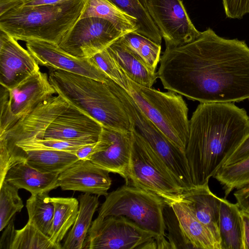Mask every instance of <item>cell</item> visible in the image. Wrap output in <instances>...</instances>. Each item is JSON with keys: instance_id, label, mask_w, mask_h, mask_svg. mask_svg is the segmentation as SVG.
Returning <instances> with one entry per match:
<instances>
[{"instance_id": "ba28073f", "label": "cell", "mask_w": 249, "mask_h": 249, "mask_svg": "<svg viewBox=\"0 0 249 249\" xmlns=\"http://www.w3.org/2000/svg\"><path fill=\"white\" fill-rule=\"evenodd\" d=\"M83 249H160V240L125 216H97L91 223Z\"/></svg>"}, {"instance_id": "d6a6232c", "label": "cell", "mask_w": 249, "mask_h": 249, "mask_svg": "<svg viewBox=\"0 0 249 249\" xmlns=\"http://www.w3.org/2000/svg\"><path fill=\"white\" fill-rule=\"evenodd\" d=\"M90 59L110 78L124 89H125V73L118 66L107 49L96 53Z\"/></svg>"}, {"instance_id": "d4e9b609", "label": "cell", "mask_w": 249, "mask_h": 249, "mask_svg": "<svg viewBox=\"0 0 249 249\" xmlns=\"http://www.w3.org/2000/svg\"><path fill=\"white\" fill-rule=\"evenodd\" d=\"M54 207L52 234L53 243L62 249L60 242L74 223L79 207V202L74 197H51Z\"/></svg>"}, {"instance_id": "6da1fadb", "label": "cell", "mask_w": 249, "mask_h": 249, "mask_svg": "<svg viewBox=\"0 0 249 249\" xmlns=\"http://www.w3.org/2000/svg\"><path fill=\"white\" fill-rule=\"evenodd\" d=\"M157 74L164 89L200 103L249 100V47L210 28L182 45L166 48Z\"/></svg>"}, {"instance_id": "ab89813d", "label": "cell", "mask_w": 249, "mask_h": 249, "mask_svg": "<svg viewBox=\"0 0 249 249\" xmlns=\"http://www.w3.org/2000/svg\"><path fill=\"white\" fill-rule=\"evenodd\" d=\"M71 0H21V6H36L45 5H54Z\"/></svg>"}, {"instance_id": "5b68a950", "label": "cell", "mask_w": 249, "mask_h": 249, "mask_svg": "<svg viewBox=\"0 0 249 249\" xmlns=\"http://www.w3.org/2000/svg\"><path fill=\"white\" fill-rule=\"evenodd\" d=\"M125 73V72H124ZM125 74L124 89L145 115L185 153L189 134L188 108L182 96L139 85Z\"/></svg>"}, {"instance_id": "ac0fdd59", "label": "cell", "mask_w": 249, "mask_h": 249, "mask_svg": "<svg viewBox=\"0 0 249 249\" xmlns=\"http://www.w3.org/2000/svg\"><path fill=\"white\" fill-rule=\"evenodd\" d=\"M179 200L184 202L189 206L197 219L212 232L220 244V197L211 191L208 183L194 186L184 192Z\"/></svg>"}, {"instance_id": "7a4b0ae2", "label": "cell", "mask_w": 249, "mask_h": 249, "mask_svg": "<svg viewBox=\"0 0 249 249\" xmlns=\"http://www.w3.org/2000/svg\"><path fill=\"white\" fill-rule=\"evenodd\" d=\"M249 133V116L234 103H200L189 120L185 154L195 186L208 183Z\"/></svg>"}, {"instance_id": "484cf974", "label": "cell", "mask_w": 249, "mask_h": 249, "mask_svg": "<svg viewBox=\"0 0 249 249\" xmlns=\"http://www.w3.org/2000/svg\"><path fill=\"white\" fill-rule=\"evenodd\" d=\"M119 40L151 71L156 72L160 58V44L136 31L124 34Z\"/></svg>"}, {"instance_id": "60d3db41", "label": "cell", "mask_w": 249, "mask_h": 249, "mask_svg": "<svg viewBox=\"0 0 249 249\" xmlns=\"http://www.w3.org/2000/svg\"><path fill=\"white\" fill-rule=\"evenodd\" d=\"M21 5V0H0V15Z\"/></svg>"}, {"instance_id": "e575fe53", "label": "cell", "mask_w": 249, "mask_h": 249, "mask_svg": "<svg viewBox=\"0 0 249 249\" xmlns=\"http://www.w3.org/2000/svg\"><path fill=\"white\" fill-rule=\"evenodd\" d=\"M248 157H249V133L226 160L223 166L234 163Z\"/></svg>"}, {"instance_id": "8992f818", "label": "cell", "mask_w": 249, "mask_h": 249, "mask_svg": "<svg viewBox=\"0 0 249 249\" xmlns=\"http://www.w3.org/2000/svg\"><path fill=\"white\" fill-rule=\"evenodd\" d=\"M167 203L157 195L125 184L109 193L98 211V217L125 216L156 234L160 249H171L165 231L163 210Z\"/></svg>"}, {"instance_id": "d6986e66", "label": "cell", "mask_w": 249, "mask_h": 249, "mask_svg": "<svg viewBox=\"0 0 249 249\" xmlns=\"http://www.w3.org/2000/svg\"><path fill=\"white\" fill-rule=\"evenodd\" d=\"M59 174L40 172L25 161L12 165L7 171L4 180L19 189H24L31 195L49 193L59 187Z\"/></svg>"}, {"instance_id": "74e56055", "label": "cell", "mask_w": 249, "mask_h": 249, "mask_svg": "<svg viewBox=\"0 0 249 249\" xmlns=\"http://www.w3.org/2000/svg\"><path fill=\"white\" fill-rule=\"evenodd\" d=\"M100 146L97 142L80 147L75 151L74 153L79 160H89L92 155L100 152Z\"/></svg>"}, {"instance_id": "f546056e", "label": "cell", "mask_w": 249, "mask_h": 249, "mask_svg": "<svg viewBox=\"0 0 249 249\" xmlns=\"http://www.w3.org/2000/svg\"><path fill=\"white\" fill-rule=\"evenodd\" d=\"M11 249H60L50 238L28 220L25 226L16 230Z\"/></svg>"}, {"instance_id": "603a6c76", "label": "cell", "mask_w": 249, "mask_h": 249, "mask_svg": "<svg viewBox=\"0 0 249 249\" xmlns=\"http://www.w3.org/2000/svg\"><path fill=\"white\" fill-rule=\"evenodd\" d=\"M98 196L89 193L79 196V212L72 227L68 233L62 249H83L93 214L99 205Z\"/></svg>"}, {"instance_id": "836d02e7", "label": "cell", "mask_w": 249, "mask_h": 249, "mask_svg": "<svg viewBox=\"0 0 249 249\" xmlns=\"http://www.w3.org/2000/svg\"><path fill=\"white\" fill-rule=\"evenodd\" d=\"M226 16L231 18H241L249 13V0H222Z\"/></svg>"}, {"instance_id": "9a60e30c", "label": "cell", "mask_w": 249, "mask_h": 249, "mask_svg": "<svg viewBox=\"0 0 249 249\" xmlns=\"http://www.w3.org/2000/svg\"><path fill=\"white\" fill-rule=\"evenodd\" d=\"M109 173L90 160H78L59 175V187L106 196L112 182Z\"/></svg>"}, {"instance_id": "7402d4cb", "label": "cell", "mask_w": 249, "mask_h": 249, "mask_svg": "<svg viewBox=\"0 0 249 249\" xmlns=\"http://www.w3.org/2000/svg\"><path fill=\"white\" fill-rule=\"evenodd\" d=\"M107 50L127 77L135 83L151 88L157 78V72L151 71L130 50L117 40Z\"/></svg>"}, {"instance_id": "52a82bcc", "label": "cell", "mask_w": 249, "mask_h": 249, "mask_svg": "<svg viewBox=\"0 0 249 249\" xmlns=\"http://www.w3.org/2000/svg\"><path fill=\"white\" fill-rule=\"evenodd\" d=\"M131 130L132 142L126 184L152 192L167 204L178 201L183 188L145 140L132 126Z\"/></svg>"}, {"instance_id": "1f68e13d", "label": "cell", "mask_w": 249, "mask_h": 249, "mask_svg": "<svg viewBox=\"0 0 249 249\" xmlns=\"http://www.w3.org/2000/svg\"><path fill=\"white\" fill-rule=\"evenodd\" d=\"M163 216L171 249H194L184 235L173 210L167 204L163 210Z\"/></svg>"}, {"instance_id": "3957f363", "label": "cell", "mask_w": 249, "mask_h": 249, "mask_svg": "<svg viewBox=\"0 0 249 249\" xmlns=\"http://www.w3.org/2000/svg\"><path fill=\"white\" fill-rule=\"evenodd\" d=\"M49 79L56 93L103 127L127 132L129 119L121 100L106 82L50 69Z\"/></svg>"}, {"instance_id": "cb8c5ba5", "label": "cell", "mask_w": 249, "mask_h": 249, "mask_svg": "<svg viewBox=\"0 0 249 249\" xmlns=\"http://www.w3.org/2000/svg\"><path fill=\"white\" fill-rule=\"evenodd\" d=\"M95 17L109 21L124 34L137 31V19L107 0H86L80 18Z\"/></svg>"}, {"instance_id": "277c9868", "label": "cell", "mask_w": 249, "mask_h": 249, "mask_svg": "<svg viewBox=\"0 0 249 249\" xmlns=\"http://www.w3.org/2000/svg\"><path fill=\"white\" fill-rule=\"evenodd\" d=\"M86 0L16 7L0 15V30L16 40L57 45L80 18Z\"/></svg>"}, {"instance_id": "8fae6325", "label": "cell", "mask_w": 249, "mask_h": 249, "mask_svg": "<svg viewBox=\"0 0 249 249\" xmlns=\"http://www.w3.org/2000/svg\"><path fill=\"white\" fill-rule=\"evenodd\" d=\"M146 9L163 38L166 48L185 44L200 34L181 0H146Z\"/></svg>"}, {"instance_id": "9c48e42d", "label": "cell", "mask_w": 249, "mask_h": 249, "mask_svg": "<svg viewBox=\"0 0 249 249\" xmlns=\"http://www.w3.org/2000/svg\"><path fill=\"white\" fill-rule=\"evenodd\" d=\"M55 93L48 75L40 71L12 89L0 85V135Z\"/></svg>"}, {"instance_id": "83f0119b", "label": "cell", "mask_w": 249, "mask_h": 249, "mask_svg": "<svg viewBox=\"0 0 249 249\" xmlns=\"http://www.w3.org/2000/svg\"><path fill=\"white\" fill-rule=\"evenodd\" d=\"M107 0L137 19L138 30L136 32L161 44L162 37L147 9L139 0Z\"/></svg>"}, {"instance_id": "f1b7e54d", "label": "cell", "mask_w": 249, "mask_h": 249, "mask_svg": "<svg viewBox=\"0 0 249 249\" xmlns=\"http://www.w3.org/2000/svg\"><path fill=\"white\" fill-rule=\"evenodd\" d=\"M213 178L222 185L226 198L233 190L249 184V157L222 167Z\"/></svg>"}, {"instance_id": "30bf717a", "label": "cell", "mask_w": 249, "mask_h": 249, "mask_svg": "<svg viewBox=\"0 0 249 249\" xmlns=\"http://www.w3.org/2000/svg\"><path fill=\"white\" fill-rule=\"evenodd\" d=\"M124 35L107 20L95 17L80 18L58 45L73 57L89 58Z\"/></svg>"}, {"instance_id": "7c38bea8", "label": "cell", "mask_w": 249, "mask_h": 249, "mask_svg": "<svg viewBox=\"0 0 249 249\" xmlns=\"http://www.w3.org/2000/svg\"><path fill=\"white\" fill-rule=\"evenodd\" d=\"M26 46L41 66L87 76L103 82H106L110 79L90 58L73 57L61 49L55 43L41 40H30L26 42Z\"/></svg>"}, {"instance_id": "4fadbf2b", "label": "cell", "mask_w": 249, "mask_h": 249, "mask_svg": "<svg viewBox=\"0 0 249 249\" xmlns=\"http://www.w3.org/2000/svg\"><path fill=\"white\" fill-rule=\"evenodd\" d=\"M40 71L39 64L17 40L0 31V84L11 89Z\"/></svg>"}, {"instance_id": "5bb4252c", "label": "cell", "mask_w": 249, "mask_h": 249, "mask_svg": "<svg viewBox=\"0 0 249 249\" xmlns=\"http://www.w3.org/2000/svg\"><path fill=\"white\" fill-rule=\"evenodd\" d=\"M98 141L101 150L89 160L110 173L119 174L127 183L132 142L131 130L122 132L103 126Z\"/></svg>"}, {"instance_id": "4316f807", "label": "cell", "mask_w": 249, "mask_h": 249, "mask_svg": "<svg viewBox=\"0 0 249 249\" xmlns=\"http://www.w3.org/2000/svg\"><path fill=\"white\" fill-rule=\"evenodd\" d=\"M26 207L28 220L50 237L54 207L48 193L31 195L26 201Z\"/></svg>"}, {"instance_id": "4dcf8cb0", "label": "cell", "mask_w": 249, "mask_h": 249, "mask_svg": "<svg viewBox=\"0 0 249 249\" xmlns=\"http://www.w3.org/2000/svg\"><path fill=\"white\" fill-rule=\"evenodd\" d=\"M18 190L5 180L0 185V231L24 206L18 195Z\"/></svg>"}, {"instance_id": "e0dca14e", "label": "cell", "mask_w": 249, "mask_h": 249, "mask_svg": "<svg viewBox=\"0 0 249 249\" xmlns=\"http://www.w3.org/2000/svg\"><path fill=\"white\" fill-rule=\"evenodd\" d=\"M72 152L46 149H16L8 155L6 169L25 161L36 170L45 173L60 174L78 160Z\"/></svg>"}, {"instance_id": "ffe728a7", "label": "cell", "mask_w": 249, "mask_h": 249, "mask_svg": "<svg viewBox=\"0 0 249 249\" xmlns=\"http://www.w3.org/2000/svg\"><path fill=\"white\" fill-rule=\"evenodd\" d=\"M168 205L173 210L184 235L194 249H221L212 232L197 219L184 202L173 201Z\"/></svg>"}, {"instance_id": "8d00e7d4", "label": "cell", "mask_w": 249, "mask_h": 249, "mask_svg": "<svg viewBox=\"0 0 249 249\" xmlns=\"http://www.w3.org/2000/svg\"><path fill=\"white\" fill-rule=\"evenodd\" d=\"M15 215L6 226L0 240V249H11L16 234L14 227Z\"/></svg>"}, {"instance_id": "2e32d148", "label": "cell", "mask_w": 249, "mask_h": 249, "mask_svg": "<svg viewBox=\"0 0 249 249\" xmlns=\"http://www.w3.org/2000/svg\"><path fill=\"white\" fill-rule=\"evenodd\" d=\"M102 128L99 122L70 104L36 140H70L99 138Z\"/></svg>"}, {"instance_id": "44dd1931", "label": "cell", "mask_w": 249, "mask_h": 249, "mask_svg": "<svg viewBox=\"0 0 249 249\" xmlns=\"http://www.w3.org/2000/svg\"><path fill=\"white\" fill-rule=\"evenodd\" d=\"M219 230L221 249H243L241 210L224 197H220Z\"/></svg>"}, {"instance_id": "f35d334b", "label": "cell", "mask_w": 249, "mask_h": 249, "mask_svg": "<svg viewBox=\"0 0 249 249\" xmlns=\"http://www.w3.org/2000/svg\"><path fill=\"white\" fill-rule=\"evenodd\" d=\"M243 224V249H249V214L241 210Z\"/></svg>"}, {"instance_id": "b9f144b4", "label": "cell", "mask_w": 249, "mask_h": 249, "mask_svg": "<svg viewBox=\"0 0 249 249\" xmlns=\"http://www.w3.org/2000/svg\"><path fill=\"white\" fill-rule=\"evenodd\" d=\"M142 4L146 9V0H139Z\"/></svg>"}, {"instance_id": "d590c367", "label": "cell", "mask_w": 249, "mask_h": 249, "mask_svg": "<svg viewBox=\"0 0 249 249\" xmlns=\"http://www.w3.org/2000/svg\"><path fill=\"white\" fill-rule=\"evenodd\" d=\"M233 196L240 210L249 214V184L236 189Z\"/></svg>"}]
</instances>
